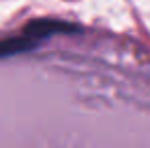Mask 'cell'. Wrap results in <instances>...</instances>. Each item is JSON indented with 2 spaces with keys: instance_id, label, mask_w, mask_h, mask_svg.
Listing matches in <instances>:
<instances>
[{
  "instance_id": "obj_1",
  "label": "cell",
  "mask_w": 150,
  "mask_h": 148,
  "mask_svg": "<svg viewBox=\"0 0 150 148\" xmlns=\"http://www.w3.org/2000/svg\"><path fill=\"white\" fill-rule=\"evenodd\" d=\"M67 28H69V25H63V23H57V21H37V23H30L21 35H14V37H8V39L0 41V59L33 49L39 41H43L45 37L53 35L55 30H67Z\"/></svg>"
}]
</instances>
